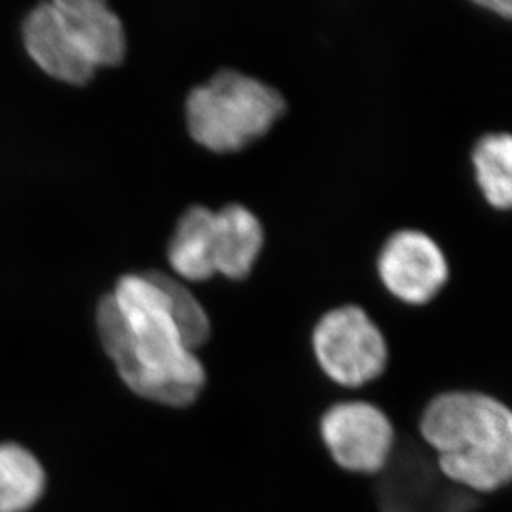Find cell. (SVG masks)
<instances>
[{
    "label": "cell",
    "mask_w": 512,
    "mask_h": 512,
    "mask_svg": "<svg viewBox=\"0 0 512 512\" xmlns=\"http://www.w3.org/2000/svg\"><path fill=\"white\" fill-rule=\"evenodd\" d=\"M103 347L128 387L166 406H188L206 387V370L171 314L170 300L148 272L121 277L98 305Z\"/></svg>",
    "instance_id": "cell-1"
},
{
    "label": "cell",
    "mask_w": 512,
    "mask_h": 512,
    "mask_svg": "<svg viewBox=\"0 0 512 512\" xmlns=\"http://www.w3.org/2000/svg\"><path fill=\"white\" fill-rule=\"evenodd\" d=\"M420 433L445 478L476 493L504 488L512 476V415L498 398L446 392L425 406Z\"/></svg>",
    "instance_id": "cell-2"
},
{
    "label": "cell",
    "mask_w": 512,
    "mask_h": 512,
    "mask_svg": "<svg viewBox=\"0 0 512 512\" xmlns=\"http://www.w3.org/2000/svg\"><path fill=\"white\" fill-rule=\"evenodd\" d=\"M276 88L237 70H221L186 100L189 135L214 153H234L266 135L285 113Z\"/></svg>",
    "instance_id": "cell-3"
},
{
    "label": "cell",
    "mask_w": 512,
    "mask_h": 512,
    "mask_svg": "<svg viewBox=\"0 0 512 512\" xmlns=\"http://www.w3.org/2000/svg\"><path fill=\"white\" fill-rule=\"evenodd\" d=\"M312 343L320 368L342 387L367 385L387 368V340L358 305L327 312L315 325Z\"/></svg>",
    "instance_id": "cell-4"
},
{
    "label": "cell",
    "mask_w": 512,
    "mask_h": 512,
    "mask_svg": "<svg viewBox=\"0 0 512 512\" xmlns=\"http://www.w3.org/2000/svg\"><path fill=\"white\" fill-rule=\"evenodd\" d=\"M319 433L330 458L348 473H378L392 458V420L368 401H340L330 406L320 418Z\"/></svg>",
    "instance_id": "cell-5"
},
{
    "label": "cell",
    "mask_w": 512,
    "mask_h": 512,
    "mask_svg": "<svg viewBox=\"0 0 512 512\" xmlns=\"http://www.w3.org/2000/svg\"><path fill=\"white\" fill-rule=\"evenodd\" d=\"M378 274L383 285L406 304H428L450 276L441 247L425 232L403 229L393 234L380 256Z\"/></svg>",
    "instance_id": "cell-6"
},
{
    "label": "cell",
    "mask_w": 512,
    "mask_h": 512,
    "mask_svg": "<svg viewBox=\"0 0 512 512\" xmlns=\"http://www.w3.org/2000/svg\"><path fill=\"white\" fill-rule=\"evenodd\" d=\"M58 29L73 55L92 72L113 67L126 54L121 20L100 0H55L52 2Z\"/></svg>",
    "instance_id": "cell-7"
},
{
    "label": "cell",
    "mask_w": 512,
    "mask_h": 512,
    "mask_svg": "<svg viewBox=\"0 0 512 512\" xmlns=\"http://www.w3.org/2000/svg\"><path fill=\"white\" fill-rule=\"evenodd\" d=\"M264 246V229L256 214L241 204L214 211L216 274L241 281L251 274Z\"/></svg>",
    "instance_id": "cell-8"
},
{
    "label": "cell",
    "mask_w": 512,
    "mask_h": 512,
    "mask_svg": "<svg viewBox=\"0 0 512 512\" xmlns=\"http://www.w3.org/2000/svg\"><path fill=\"white\" fill-rule=\"evenodd\" d=\"M173 271L186 281H209L214 266V211L193 206L179 219L168 246Z\"/></svg>",
    "instance_id": "cell-9"
},
{
    "label": "cell",
    "mask_w": 512,
    "mask_h": 512,
    "mask_svg": "<svg viewBox=\"0 0 512 512\" xmlns=\"http://www.w3.org/2000/svg\"><path fill=\"white\" fill-rule=\"evenodd\" d=\"M44 484V469L35 456L17 445H0V512L32 508Z\"/></svg>",
    "instance_id": "cell-10"
},
{
    "label": "cell",
    "mask_w": 512,
    "mask_h": 512,
    "mask_svg": "<svg viewBox=\"0 0 512 512\" xmlns=\"http://www.w3.org/2000/svg\"><path fill=\"white\" fill-rule=\"evenodd\" d=\"M476 181L493 208L509 209L512 203V141L509 133H489L474 145Z\"/></svg>",
    "instance_id": "cell-11"
},
{
    "label": "cell",
    "mask_w": 512,
    "mask_h": 512,
    "mask_svg": "<svg viewBox=\"0 0 512 512\" xmlns=\"http://www.w3.org/2000/svg\"><path fill=\"white\" fill-rule=\"evenodd\" d=\"M148 276L160 285L170 300L171 314L186 347L196 353L211 337V320L203 305L183 282L165 272L151 271Z\"/></svg>",
    "instance_id": "cell-12"
},
{
    "label": "cell",
    "mask_w": 512,
    "mask_h": 512,
    "mask_svg": "<svg viewBox=\"0 0 512 512\" xmlns=\"http://www.w3.org/2000/svg\"><path fill=\"white\" fill-rule=\"evenodd\" d=\"M484 9L494 10V14L501 15L504 19L511 17L512 5L509 0H488V2H478Z\"/></svg>",
    "instance_id": "cell-13"
}]
</instances>
